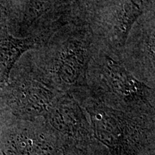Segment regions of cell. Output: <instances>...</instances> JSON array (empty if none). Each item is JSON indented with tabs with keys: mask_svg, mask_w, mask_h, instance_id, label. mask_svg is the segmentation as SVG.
Masks as SVG:
<instances>
[{
	"mask_svg": "<svg viewBox=\"0 0 155 155\" xmlns=\"http://www.w3.org/2000/svg\"><path fill=\"white\" fill-rule=\"evenodd\" d=\"M90 58V45L83 35H68L52 47L49 73L62 86L77 87L86 81Z\"/></svg>",
	"mask_w": 155,
	"mask_h": 155,
	"instance_id": "obj_1",
	"label": "cell"
},
{
	"mask_svg": "<svg viewBox=\"0 0 155 155\" xmlns=\"http://www.w3.org/2000/svg\"><path fill=\"white\" fill-rule=\"evenodd\" d=\"M86 109L95 137L113 154L130 155L134 129L124 114L101 104H94Z\"/></svg>",
	"mask_w": 155,
	"mask_h": 155,
	"instance_id": "obj_2",
	"label": "cell"
},
{
	"mask_svg": "<svg viewBox=\"0 0 155 155\" xmlns=\"http://www.w3.org/2000/svg\"><path fill=\"white\" fill-rule=\"evenodd\" d=\"M55 100L49 84L36 79H22L12 85L8 104L13 113L24 119H33L47 114Z\"/></svg>",
	"mask_w": 155,
	"mask_h": 155,
	"instance_id": "obj_3",
	"label": "cell"
},
{
	"mask_svg": "<svg viewBox=\"0 0 155 155\" xmlns=\"http://www.w3.org/2000/svg\"><path fill=\"white\" fill-rule=\"evenodd\" d=\"M101 73L106 86L124 102L139 105L148 101L150 88L117 60L104 55L101 63Z\"/></svg>",
	"mask_w": 155,
	"mask_h": 155,
	"instance_id": "obj_4",
	"label": "cell"
},
{
	"mask_svg": "<svg viewBox=\"0 0 155 155\" xmlns=\"http://www.w3.org/2000/svg\"><path fill=\"white\" fill-rule=\"evenodd\" d=\"M46 114L50 124L67 137L77 140L91 137L90 123L78 104L70 95L55 98Z\"/></svg>",
	"mask_w": 155,
	"mask_h": 155,
	"instance_id": "obj_5",
	"label": "cell"
},
{
	"mask_svg": "<svg viewBox=\"0 0 155 155\" xmlns=\"http://www.w3.org/2000/svg\"><path fill=\"white\" fill-rule=\"evenodd\" d=\"M5 155H65L61 147L45 131L31 127H15L4 140Z\"/></svg>",
	"mask_w": 155,
	"mask_h": 155,
	"instance_id": "obj_6",
	"label": "cell"
},
{
	"mask_svg": "<svg viewBox=\"0 0 155 155\" xmlns=\"http://www.w3.org/2000/svg\"><path fill=\"white\" fill-rule=\"evenodd\" d=\"M36 46L37 42L31 38H18L7 32L0 33V92L7 85L12 69L19 58Z\"/></svg>",
	"mask_w": 155,
	"mask_h": 155,
	"instance_id": "obj_7",
	"label": "cell"
}]
</instances>
